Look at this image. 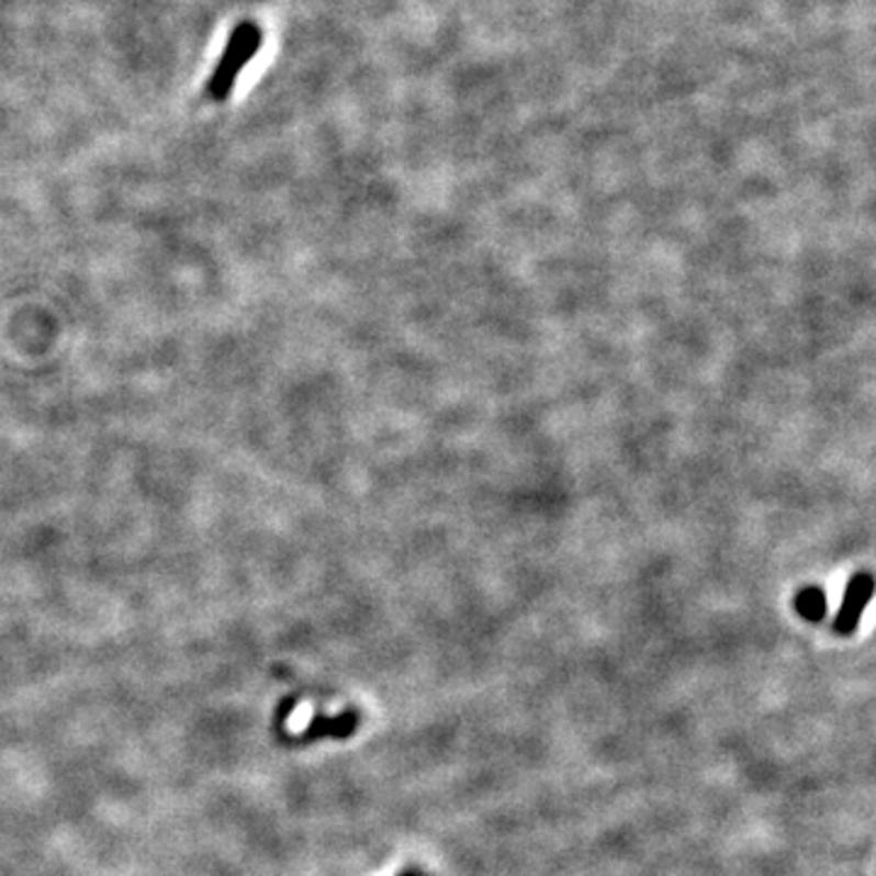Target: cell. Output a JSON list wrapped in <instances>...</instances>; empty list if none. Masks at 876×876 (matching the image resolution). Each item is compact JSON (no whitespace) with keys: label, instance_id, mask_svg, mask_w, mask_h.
I'll use <instances>...</instances> for the list:
<instances>
[{"label":"cell","instance_id":"cell-5","mask_svg":"<svg viewBox=\"0 0 876 876\" xmlns=\"http://www.w3.org/2000/svg\"><path fill=\"white\" fill-rule=\"evenodd\" d=\"M400 876H422V872H417V869H409V872H402Z\"/></svg>","mask_w":876,"mask_h":876},{"label":"cell","instance_id":"cell-2","mask_svg":"<svg viewBox=\"0 0 876 876\" xmlns=\"http://www.w3.org/2000/svg\"><path fill=\"white\" fill-rule=\"evenodd\" d=\"M874 594V580L867 572H860L850 580L847 589H845V599H842L840 611L833 621V631L838 636H852L857 631L860 619L864 609H867V604Z\"/></svg>","mask_w":876,"mask_h":876},{"label":"cell","instance_id":"cell-4","mask_svg":"<svg viewBox=\"0 0 876 876\" xmlns=\"http://www.w3.org/2000/svg\"><path fill=\"white\" fill-rule=\"evenodd\" d=\"M796 611H799L808 621H821L826 614V597L818 589H806L796 597Z\"/></svg>","mask_w":876,"mask_h":876},{"label":"cell","instance_id":"cell-1","mask_svg":"<svg viewBox=\"0 0 876 876\" xmlns=\"http://www.w3.org/2000/svg\"><path fill=\"white\" fill-rule=\"evenodd\" d=\"M261 44H263V30L251 20L239 22V25L232 30L217 69L210 76L205 96L210 100H215V103H224L234 91V86H237V78L246 69V64H249L258 54V49H261Z\"/></svg>","mask_w":876,"mask_h":876},{"label":"cell","instance_id":"cell-3","mask_svg":"<svg viewBox=\"0 0 876 876\" xmlns=\"http://www.w3.org/2000/svg\"><path fill=\"white\" fill-rule=\"evenodd\" d=\"M358 721H361V718H358L356 711H346L339 716H317L307 726L305 733H302V738L305 740H319V738L346 740L358 730Z\"/></svg>","mask_w":876,"mask_h":876}]
</instances>
